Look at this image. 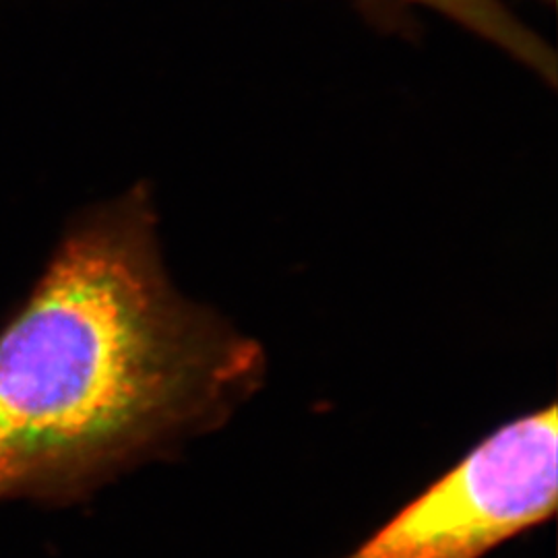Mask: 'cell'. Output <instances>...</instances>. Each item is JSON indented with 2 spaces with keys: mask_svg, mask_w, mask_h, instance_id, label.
<instances>
[{
  "mask_svg": "<svg viewBox=\"0 0 558 558\" xmlns=\"http://www.w3.org/2000/svg\"><path fill=\"white\" fill-rule=\"evenodd\" d=\"M265 352L182 296L149 184L83 211L0 329V502L71 505L251 398Z\"/></svg>",
  "mask_w": 558,
  "mask_h": 558,
  "instance_id": "obj_1",
  "label": "cell"
},
{
  "mask_svg": "<svg viewBox=\"0 0 558 558\" xmlns=\"http://www.w3.org/2000/svg\"><path fill=\"white\" fill-rule=\"evenodd\" d=\"M558 414L548 403L490 433L345 558H482L555 515Z\"/></svg>",
  "mask_w": 558,
  "mask_h": 558,
  "instance_id": "obj_2",
  "label": "cell"
},
{
  "mask_svg": "<svg viewBox=\"0 0 558 558\" xmlns=\"http://www.w3.org/2000/svg\"><path fill=\"white\" fill-rule=\"evenodd\" d=\"M418 4L453 21L459 27L497 46L518 60L527 71L536 73L548 85L557 83V57L553 48L534 29L518 20L500 0H399Z\"/></svg>",
  "mask_w": 558,
  "mask_h": 558,
  "instance_id": "obj_3",
  "label": "cell"
},
{
  "mask_svg": "<svg viewBox=\"0 0 558 558\" xmlns=\"http://www.w3.org/2000/svg\"><path fill=\"white\" fill-rule=\"evenodd\" d=\"M544 2H555V0H544Z\"/></svg>",
  "mask_w": 558,
  "mask_h": 558,
  "instance_id": "obj_4",
  "label": "cell"
}]
</instances>
